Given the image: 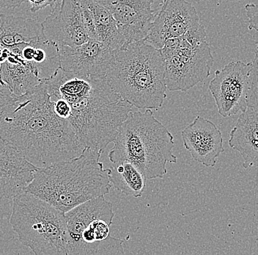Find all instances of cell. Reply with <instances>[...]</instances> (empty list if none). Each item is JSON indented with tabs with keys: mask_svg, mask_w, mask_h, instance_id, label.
I'll return each instance as SVG.
<instances>
[{
	"mask_svg": "<svg viewBox=\"0 0 258 255\" xmlns=\"http://www.w3.org/2000/svg\"><path fill=\"white\" fill-rule=\"evenodd\" d=\"M0 136L36 168L72 159L85 148L69 122L54 112L44 81L16 96L5 110Z\"/></svg>",
	"mask_w": 258,
	"mask_h": 255,
	"instance_id": "obj_1",
	"label": "cell"
},
{
	"mask_svg": "<svg viewBox=\"0 0 258 255\" xmlns=\"http://www.w3.org/2000/svg\"><path fill=\"white\" fill-rule=\"evenodd\" d=\"M102 153L85 147L80 156L37 168L26 191L66 214L93 198L105 196L112 185L109 169L100 161Z\"/></svg>",
	"mask_w": 258,
	"mask_h": 255,
	"instance_id": "obj_2",
	"label": "cell"
},
{
	"mask_svg": "<svg viewBox=\"0 0 258 255\" xmlns=\"http://www.w3.org/2000/svg\"><path fill=\"white\" fill-rule=\"evenodd\" d=\"M104 78L122 99L138 109L158 111L167 96L160 49L144 40L112 50Z\"/></svg>",
	"mask_w": 258,
	"mask_h": 255,
	"instance_id": "obj_3",
	"label": "cell"
},
{
	"mask_svg": "<svg viewBox=\"0 0 258 255\" xmlns=\"http://www.w3.org/2000/svg\"><path fill=\"white\" fill-rule=\"evenodd\" d=\"M113 143L108 155L111 163H132L147 180L164 178L167 164L177 162L172 151L173 135L151 109L132 111L121 124Z\"/></svg>",
	"mask_w": 258,
	"mask_h": 255,
	"instance_id": "obj_4",
	"label": "cell"
},
{
	"mask_svg": "<svg viewBox=\"0 0 258 255\" xmlns=\"http://www.w3.org/2000/svg\"><path fill=\"white\" fill-rule=\"evenodd\" d=\"M68 122L84 147L104 153L115 138L132 106L109 86L104 77H93L86 94L72 103Z\"/></svg>",
	"mask_w": 258,
	"mask_h": 255,
	"instance_id": "obj_5",
	"label": "cell"
},
{
	"mask_svg": "<svg viewBox=\"0 0 258 255\" xmlns=\"http://www.w3.org/2000/svg\"><path fill=\"white\" fill-rule=\"evenodd\" d=\"M10 223L34 254L67 255L66 216L41 198L26 190L13 198Z\"/></svg>",
	"mask_w": 258,
	"mask_h": 255,
	"instance_id": "obj_6",
	"label": "cell"
},
{
	"mask_svg": "<svg viewBox=\"0 0 258 255\" xmlns=\"http://www.w3.org/2000/svg\"><path fill=\"white\" fill-rule=\"evenodd\" d=\"M114 215L112 203L104 196L66 213L67 255L125 254L123 240L110 235Z\"/></svg>",
	"mask_w": 258,
	"mask_h": 255,
	"instance_id": "obj_7",
	"label": "cell"
},
{
	"mask_svg": "<svg viewBox=\"0 0 258 255\" xmlns=\"http://www.w3.org/2000/svg\"><path fill=\"white\" fill-rule=\"evenodd\" d=\"M257 41L253 61H232L215 72L209 90L218 112L223 117L236 115L247 106L258 108Z\"/></svg>",
	"mask_w": 258,
	"mask_h": 255,
	"instance_id": "obj_8",
	"label": "cell"
},
{
	"mask_svg": "<svg viewBox=\"0 0 258 255\" xmlns=\"http://www.w3.org/2000/svg\"><path fill=\"white\" fill-rule=\"evenodd\" d=\"M160 52L169 91H188L211 74L214 59L207 41L192 46L177 37L166 41Z\"/></svg>",
	"mask_w": 258,
	"mask_h": 255,
	"instance_id": "obj_9",
	"label": "cell"
},
{
	"mask_svg": "<svg viewBox=\"0 0 258 255\" xmlns=\"http://www.w3.org/2000/svg\"><path fill=\"white\" fill-rule=\"evenodd\" d=\"M114 17L125 43L144 40L164 0H94Z\"/></svg>",
	"mask_w": 258,
	"mask_h": 255,
	"instance_id": "obj_10",
	"label": "cell"
},
{
	"mask_svg": "<svg viewBox=\"0 0 258 255\" xmlns=\"http://www.w3.org/2000/svg\"><path fill=\"white\" fill-rule=\"evenodd\" d=\"M48 41L56 46H80L90 40L82 19L80 0H61L41 23Z\"/></svg>",
	"mask_w": 258,
	"mask_h": 255,
	"instance_id": "obj_11",
	"label": "cell"
},
{
	"mask_svg": "<svg viewBox=\"0 0 258 255\" xmlns=\"http://www.w3.org/2000/svg\"><path fill=\"white\" fill-rule=\"evenodd\" d=\"M199 22L196 9L186 0H164L144 41L160 49L166 41L181 36Z\"/></svg>",
	"mask_w": 258,
	"mask_h": 255,
	"instance_id": "obj_12",
	"label": "cell"
},
{
	"mask_svg": "<svg viewBox=\"0 0 258 255\" xmlns=\"http://www.w3.org/2000/svg\"><path fill=\"white\" fill-rule=\"evenodd\" d=\"M60 67L66 72L86 77H104L112 50L96 40L75 47L57 46Z\"/></svg>",
	"mask_w": 258,
	"mask_h": 255,
	"instance_id": "obj_13",
	"label": "cell"
},
{
	"mask_svg": "<svg viewBox=\"0 0 258 255\" xmlns=\"http://www.w3.org/2000/svg\"><path fill=\"white\" fill-rule=\"evenodd\" d=\"M183 146L191 158L206 167H214L219 156L225 151L222 132L208 119L197 116L181 132Z\"/></svg>",
	"mask_w": 258,
	"mask_h": 255,
	"instance_id": "obj_14",
	"label": "cell"
},
{
	"mask_svg": "<svg viewBox=\"0 0 258 255\" xmlns=\"http://www.w3.org/2000/svg\"><path fill=\"white\" fill-rule=\"evenodd\" d=\"M36 169L0 136V199L13 198L24 191Z\"/></svg>",
	"mask_w": 258,
	"mask_h": 255,
	"instance_id": "obj_15",
	"label": "cell"
},
{
	"mask_svg": "<svg viewBox=\"0 0 258 255\" xmlns=\"http://www.w3.org/2000/svg\"><path fill=\"white\" fill-rule=\"evenodd\" d=\"M257 108L247 106L238 117L228 140L229 146L238 151L243 158V167L245 169L257 164Z\"/></svg>",
	"mask_w": 258,
	"mask_h": 255,
	"instance_id": "obj_16",
	"label": "cell"
},
{
	"mask_svg": "<svg viewBox=\"0 0 258 255\" xmlns=\"http://www.w3.org/2000/svg\"><path fill=\"white\" fill-rule=\"evenodd\" d=\"M9 49L2 64L1 78L15 96H21L44 80L33 62L24 60L16 48Z\"/></svg>",
	"mask_w": 258,
	"mask_h": 255,
	"instance_id": "obj_17",
	"label": "cell"
},
{
	"mask_svg": "<svg viewBox=\"0 0 258 255\" xmlns=\"http://www.w3.org/2000/svg\"><path fill=\"white\" fill-rule=\"evenodd\" d=\"M46 38L41 23L29 18L0 15V43L12 48L36 43Z\"/></svg>",
	"mask_w": 258,
	"mask_h": 255,
	"instance_id": "obj_18",
	"label": "cell"
},
{
	"mask_svg": "<svg viewBox=\"0 0 258 255\" xmlns=\"http://www.w3.org/2000/svg\"><path fill=\"white\" fill-rule=\"evenodd\" d=\"M109 180L121 193L135 198L141 197L146 187V177L135 165L128 161L113 164L109 168Z\"/></svg>",
	"mask_w": 258,
	"mask_h": 255,
	"instance_id": "obj_19",
	"label": "cell"
},
{
	"mask_svg": "<svg viewBox=\"0 0 258 255\" xmlns=\"http://www.w3.org/2000/svg\"><path fill=\"white\" fill-rule=\"evenodd\" d=\"M86 2L93 14L97 41L104 43L111 50L118 49L125 44L111 13L94 0Z\"/></svg>",
	"mask_w": 258,
	"mask_h": 255,
	"instance_id": "obj_20",
	"label": "cell"
},
{
	"mask_svg": "<svg viewBox=\"0 0 258 255\" xmlns=\"http://www.w3.org/2000/svg\"><path fill=\"white\" fill-rule=\"evenodd\" d=\"M183 38L192 46L200 44L203 42L206 41V29L204 26L202 25L201 23L195 24L188 29L183 35H181Z\"/></svg>",
	"mask_w": 258,
	"mask_h": 255,
	"instance_id": "obj_21",
	"label": "cell"
},
{
	"mask_svg": "<svg viewBox=\"0 0 258 255\" xmlns=\"http://www.w3.org/2000/svg\"><path fill=\"white\" fill-rule=\"evenodd\" d=\"M16 96L5 82H0V117L8 106L15 99Z\"/></svg>",
	"mask_w": 258,
	"mask_h": 255,
	"instance_id": "obj_22",
	"label": "cell"
},
{
	"mask_svg": "<svg viewBox=\"0 0 258 255\" xmlns=\"http://www.w3.org/2000/svg\"><path fill=\"white\" fill-rule=\"evenodd\" d=\"M246 17L249 19V30L258 31V13L257 5L249 3L245 6Z\"/></svg>",
	"mask_w": 258,
	"mask_h": 255,
	"instance_id": "obj_23",
	"label": "cell"
},
{
	"mask_svg": "<svg viewBox=\"0 0 258 255\" xmlns=\"http://www.w3.org/2000/svg\"><path fill=\"white\" fill-rule=\"evenodd\" d=\"M54 103V111L61 119L68 120L71 115V107L66 100L57 99L52 101Z\"/></svg>",
	"mask_w": 258,
	"mask_h": 255,
	"instance_id": "obj_24",
	"label": "cell"
},
{
	"mask_svg": "<svg viewBox=\"0 0 258 255\" xmlns=\"http://www.w3.org/2000/svg\"><path fill=\"white\" fill-rule=\"evenodd\" d=\"M30 3V11L32 13H36L40 10L46 9L49 6L52 9L56 3V0H27Z\"/></svg>",
	"mask_w": 258,
	"mask_h": 255,
	"instance_id": "obj_25",
	"label": "cell"
},
{
	"mask_svg": "<svg viewBox=\"0 0 258 255\" xmlns=\"http://www.w3.org/2000/svg\"><path fill=\"white\" fill-rule=\"evenodd\" d=\"M27 1V0H0V8L8 9H16Z\"/></svg>",
	"mask_w": 258,
	"mask_h": 255,
	"instance_id": "obj_26",
	"label": "cell"
},
{
	"mask_svg": "<svg viewBox=\"0 0 258 255\" xmlns=\"http://www.w3.org/2000/svg\"><path fill=\"white\" fill-rule=\"evenodd\" d=\"M1 68H2V64H0V82H4L2 80L1 78Z\"/></svg>",
	"mask_w": 258,
	"mask_h": 255,
	"instance_id": "obj_27",
	"label": "cell"
},
{
	"mask_svg": "<svg viewBox=\"0 0 258 255\" xmlns=\"http://www.w3.org/2000/svg\"><path fill=\"white\" fill-rule=\"evenodd\" d=\"M0 46H2L1 43H0Z\"/></svg>",
	"mask_w": 258,
	"mask_h": 255,
	"instance_id": "obj_28",
	"label": "cell"
}]
</instances>
